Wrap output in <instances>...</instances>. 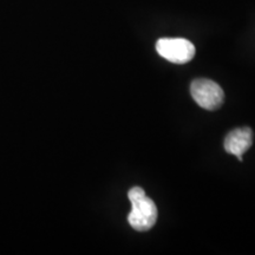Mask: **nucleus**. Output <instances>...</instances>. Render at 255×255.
Masks as SVG:
<instances>
[{
  "label": "nucleus",
  "instance_id": "f257e3e1",
  "mask_svg": "<svg viewBox=\"0 0 255 255\" xmlns=\"http://www.w3.org/2000/svg\"><path fill=\"white\" fill-rule=\"evenodd\" d=\"M132 209L128 216L130 226L137 232H146L155 226L157 220V207L145 195L141 187H133L128 193Z\"/></svg>",
  "mask_w": 255,
  "mask_h": 255
},
{
  "label": "nucleus",
  "instance_id": "f03ea898",
  "mask_svg": "<svg viewBox=\"0 0 255 255\" xmlns=\"http://www.w3.org/2000/svg\"><path fill=\"white\" fill-rule=\"evenodd\" d=\"M190 94L201 108L210 111L219 109L225 101L222 88L212 79L199 78L191 82Z\"/></svg>",
  "mask_w": 255,
  "mask_h": 255
},
{
  "label": "nucleus",
  "instance_id": "7ed1b4c3",
  "mask_svg": "<svg viewBox=\"0 0 255 255\" xmlns=\"http://www.w3.org/2000/svg\"><path fill=\"white\" fill-rule=\"evenodd\" d=\"M156 50L159 56L175 64H186L195 56L194 44L184 38H161Z\"/></svg>",
  "mask_w": 255,
  "mask_h": 255
},
{
  "label": "nucleus",
  "instance_id": "20e7f679",
  "mask_svg": "<svg viewBox=\"0 0 255 255\" xmlns=\"http://www.w3.org/2000/svg\"><path fill=\"white\" fill-rule=\"evenodd\" d=\"M253 144V131L251 128H238L226 136L225 149L228 154L235 155L242 162V155Z\"/></svg>",
  "mask_w": 255,
  "mask_h": 255
}]
</instances>
